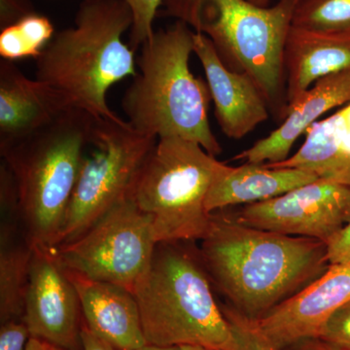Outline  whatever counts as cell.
Wrapping results in <instances>:
<instances>
[{
  "instance_id": "obj_1",
  "label": "cell",
  "mask_w": 350,
  "mask_h": 350,
  "mask_svg": "<svg viewBox=\"0 0 350 350\" xmlns=\"http://www.w3.org/2000/svg\"><path fill=\"white\" fill-rule=\"evenodd\" d=\"M200 241L213 286L228 305L252 319L265 317L330 266L323 241L241 224L226 208L211 213Z\"/></svg>"
},
{
  "instance_id": "obj_2",
  "label": "cell",
  "mask_w": 350,
  "mask_h": 350,
  "mask_svg": "<svg viewBox=\"0 0 350 350\" xmlns=\"http://www.w3.org/2000/svg\"><path fill=\"white\" fill-rule=\"evenodd\" d=\"M133 16L125 0H82L75 25L55 34L36 62V79L96 118L121 119L110 109V88L138 71L123 41Z\"/></svg>"
},
{
  "instance_id": "obj_3",
  "label": "cell",
  "mask_w": 350,
  "mask_h": 350,
  "mask_svg": "<svg viewBox=\"0 0 350 350\" xmlns=\"http://www.w3.org/2000/svg\"><path fill=\"white\" fill-rule=\"evenodd\" d=\"M194 34L180 20L154 31L140 47L139 71L124 94L122 108L139 133L197 142L216 157L222 148L209 125L211 92L189 68Z\"/></svg>"
},
{
  "instance_id": "obj_4",
  "label": "cell",
  "mask_w": 350,
  "mask_h": 350,
  "mask_svg": "<svg viewBox=\"0 0 350 350\" xmlns=\"http://www.w3.org/2000/svg\"><path fill=\"white\" fill-rule=\"evenodd\" d=\"M213 288L196 241L157 243L150 266L133 290L147 345L237 350Z\"/></svg>"
},
{
  "instance_id": "obj_5",
  "label": "cell",
  "mask_w": 350,
  "mask_h": 350,
  "mask_svg": "<svg viewBox=\"0 0 350 350\" xmlns=\"http://www.w3.org/2000/svg\"><path fill=\"white\" fill-rule=\"evenodd\" d=\"M299 0L260 7L247 0H163V14L213 42L230 70L248 76L278 120L286 117L283 52Z\"/></svg>"
},
{
  "instance_id": "obj_6",
  "label": "cell",
  "mask_w": 350,
  "mask_h": 350,
  "mask_svg": "<svg viewBox=\"0 0 350 350\" xmlns=\"http://www.w3.org/2000/svg\"><path fill=\"white\" fill-rule=\"evenodd\" d=\"M96 117L70 108L50 125L0 153L17 182L21 217L32 247L54 250Z\"/></svg>"
},
{
  "instance_id": "obj_7",
  "label": "cell",
  "mask_w": 350,
  "mask_h": 350,
  "mask_svg": "<svg viewBox=\"0 0 350 350\" xmlns=\"http://www.w3.org/2000/svg\"><path fill=\"white\" fill-rule=\"evenodd\" d=\"M223 163L197 142L158 138L129 196L150 216L157 243L204 238L211 216L207 194Z\"/></svg>"
},
{
  "instance_id": "obj_8",
  "label": "cell",
  "mask_w": 350,
  "mask_h": 350,
  "mask_svg": "<svg viewBox=\"0 0 350 350\" xmlns=\"http://www.w3.org/2000/svg\"><path fill=\"white\" fill-rule=\"evenodd\" d=\"M157 140L122 118H96L59 245L79 238L129 199L135 177Z\"/></svg>"
},
{
  "instance_id": "obj_9",
  "label": "cell",
  "mask_w": 350,
  "mask_h": 350,
  "mask_svg": "<svg viewBox=\"0 0 350 350\" xmlns=\"http://www.w3.org/2000/svg\"><path fill=\"white\" fill-rule=\"evenodd\" d=\"M150 216L126 199L79 238L54 248L69 273L119 285L133 292L156 247Z\"/></svg>"
},
{
  "instance_id": "obj_10",
  "label": "cell",
  "mask_w": 350,
  "mask_h": 350,
  "mask_svg": "<svg viewBox=\"0 0 350 350\" xmlns=\"http://www.w3.org/2000/svg\"><path fill=\"white\" fill-rule=\"evenodd\" d=\"M232 213L241 224L328 245L350 223V187L319 178Z\"/></svg>"
},
{
  "instance_id": "obj_11",
  "label": "cell",
  "mask_w": 350,
  "mask_h": 350,
  "mask_svg": "<svg viewBox=\"0 0 350 350\" xmlns=\"http://www.w3.org/2000/svg\"><path fill=\"white\" fill-rule=\"evenodd\" d=\"M81 303L54 250L33 248L24 320L31 337L66 350L81 347Z\"/></svg>"
},
{
  "instance_id": "obj_12",
  "label": "cell",
  "mask_w": 350,
  "mask_h": 350,
  "mask_svg": "<svg viewBox=\"0 0 350 350\" xmlns=\"http://www.w3.org/2000/svg\"><path fill=\"white\" fill-rule=\"evenodd\" d=\"M349 301L350 264L330 265L323 275L256 321L269 342L282 350L319 338L331 315Z\"/></svg>"
},
{
  "instance_id": "obj_13",
  "label": "cell",
  "mask_w": 350,
  "mask_h": 350,
  "mask_svg": "<svg viewBox=\"0 0 350 350\" xmlns=\"http://www.w3.org/2000/svg\"><path fill=\"white\" fill-rule=\"evenodd\" d=\"M71 107L45 83L29 79L14 62H0V153L50 125Z\"/></svg>"
},
{
  "instance_id": "obj_14",
  "label": "cell",
  "mask_w": 350,
  "mask_h": 350,
  "mask_svg": "<svg viewBox=\"0 0 350 350\" xmlns=\"http://www.w3.org/2000/svg\"><path fill=\"white\" fill-rule=\"evenodd\" d=\"M194 53L204 68L218 125L226 137L241 139L269 117L268 103L248 76L230 70L204 34H194Z\"/></svg>"
},
{
  "instance_id": "obj_15",
  "label": "cell",
  "mask_w": 350,
  "mask_h": 350,
  "mask_svg": "<svg viewBox=\"0 0 350 350\" xmlns=\"http://www.w3.org/2000/svg\"><path fill=\"white\" fill-rule=\"evenodd\" d=\"M350 103V70L321 78L288 108L282 125L234 157L248 163H282L301 135L327 112Z\"/></svg>"
},
{
  "instance_id": "obj_16",
  "label": "cell",
  "mask_w": 350,
  "mask_h": 350,
  "mask_svg": "<svg viewBox=\"0 0 350 350\" xmlns=\"http://www.w3.org/2000/svg\"><path fill=\"white\" fill-rule=\"evenodd\" d=\"M68 273L79 295L84 324L94 335L118 350H137L147 345L133 292Z\"/></svg>"
},
{
  "instance_id": "obj_17",
  "label": "cell",
  "mask_w": 350,
  "mask_h": 350,
  "mask_svg": "<svg viewBox=\"0 0 350 350\" xmlns=\"http://www.w3.org/2000/svg\"><path fill=\"white\" fill-rule=\"evenodd\" d=\"M283 69L288 110L321 78L350 70V33L306 31L292 25L283 52Z\"/></svg>"
},
{
  "instance_id": "obj_18",
  "label": "cell",
  "mask_w": 350,
  "mask_h": 350,
  "mask_svg": "<svg viewBox=\"0 0 350 350\" xmlns=\"http://www.w3.org/2000/svg\"><path fill=\"white\" fill-rule=\"evenodd\" d=\"M317 179V175L303 170L248 163L229 167L224 163L207 194L206 211L211 213L238 204L247 206L275 199Z\"/></svg>"
},
{
  "instance_id": "obj_19",
  "label": "cell",
  "mask_w": 350,
  "mask_h": 350,
  "mask_svg": "<svg viewBox=\"0 0 350 350\" xmlns=\"http://www.w3.org/2000/svg\"><path fill=\"white\" fill-rule=\"evenodd\" d=\"M265 165L306 170L350 187V103L313 124L294 155L282 163Z\"/></svg>"
},
{
  "instance_id": "obj_20",
  "label": "cell",
  "mask_w": 350,
  "mask_h": 350,
  "mask_svg": "<svg viewBox=\"0 0 350 350\" xmlns=\"http://www.w3.org/2000/svg\"><path fill=\"white\" fill-rule=\"evenodd\" d=\"M0 319H24L33 247L18 206H0Z\"/></svg>"
},
{
  "instance_id": "obj_21",
  "label": "cell",
  "mask_w": 350,
  "mask_h": 350,
  "mask_svg": "<svg viewBox=\"0 0 350 350\" xmlns=\"http://www.w3.org/2000/svg\"><path fill=\"white\" fill-rule=\"evenodd\" d=\"M54 36L52 22L45 16L32 12L1 29L0 56L11 62L25 57L36 59Z\"/></svg>"
},
{
  "instance_id": "obj_22",
  "label": "cell",
  "mask_w": 350,
  "mask_h": 350,
  "mask_svg": "<svg viewBox=\"0 0 350 350\" xmlns=\"http://www.w3.org/2000/svg\"><path fill=\"white\" fill-rule=\"evenodd\" d=\"M292 25L306 31L350 33V0H300Z\"/></svg>"
},
{
  "instance_id": "obj_23",
  "label": "cell",
  "mask_w": 350,
  "mask_h": 350,
  "mask_svg": "<svg viewBox=\"0 0 350 350\" xmlns=\"http://www.w3.org/2000/svg\"><path fill=\"white\" fill-rule=\"evenodd\" d=\"M220 306L236 338L237 350H278L260 330L256 319L244 317L229 305Z\"/></svg>"
},
{
  "instance_id": "obj_24",
  "label": "cell",
  "mask_w": 350,
  "mask_h": 350,
  "mask_svg": "<svg viewBox=\"0 0 350 350\" xmlns=\"http://www.w3.org/2000/svg\"><path fill=\"white\" fill-rule=\"evenodd\" d=\"M319 338L338 350H350V301L331 315Z\"/></svg>"
},
{
  "instance_id": "obj_25",
  "label": "cell",
  "mask_w": 350,
  "mask_h": 350,
  "mask_svg": "<svg viewBox=\"0 0 350 350\" xmlns=\"http://www.w3.org/2000/svg\"><path fill=\"white\" fill-rule=\"evenodd\" d=\"M31 334L24 319L2 322L0 328V350H25Z\"/></svg>"
},
{
  "instance_id": "obj_26",
  "label": "cell",
  "mask_w": 350,
  "mask_h": 350,
  "mask_svg": "<svg viewBox=\"0 0 350 350\" xmlns=\"http://www.w3.org/2000/svg\"><path fill=\"white\" fill-rule=\"evenodd\" d=\"M34 12L29 0H0V29Z\"/></svg>"
},
{
  "instance_id": "obj_27",
  "label": "cell",
  "mask_w": 350,
  "mask_h": 350,
  "mask_svg": "<svg viewBox=\"0 0 350 350\" xmlns=\"http://www.w3.org/2000/svg\"><path fill=\"white\" fill-rule=\"evenodd\" d=\"M329 264H350V223L328 244Z\"/></svg>"
},
{
  "instance_id": "obj_28",
  "label": "cell",
  "mask_w": 350,
  "mask_h": 350,
  "mask_svg": "<svg viewBox=\"0 0 350 350\" xmlns=\"http://www.w3.org/2000/svg\"><path fill=\"white\" fill-rule=\"evenodd\" d=\"M81 349L82 350H118L107 342L101 340L100 338L94 335L83 322L81 330Z\"/></svg>"
},
{
  "instance_id": "obj_29",
  "label": "cell",
  "mask_w": 350,
  "mask_h": 350,
  "mask_svg": "<svg viewBox=\"0 0 350 350\" xmlns=\"http://www.w3.org/2000/svg\"><path fill=\"white\" fill-rule=\"evenodd\" d=\"M282 350H338L321 338H308Z\"/></svg>"
},
{
  "instance_id": "obj_30",
  "label": "cell",
  "mask_w": 350,
  "mask_h": 350,
  "mask_svg": "<svg viewBox=\"0 0 350 350\" xmlns=\"http://www.w3.org/2000/svg\"><path fill=\"white\" fill-rule=\"evenodd\" d=\"M52 345L40 338L31 337L25 350H51Z\"/></svg>"
},
{
  "instance_id": "obj_31",
  "label": "cell",
  "mask_w": 350,
  "mask_h": 350,
  "mask_svg": "<svg viewBox=\"0 0 350 350\" xmlns=\"http://www.w3.org/2000/svg\"><path fill=\"white\" fill-rule=\"evenodd\" d=\"M137 350H180L179 347H158V345H146Z\"/></svg>"
},
{
  "instance_id": "obj_32",
  "label": "cell",
  "mask_w": 350,
  "mask_h": 350,
  "mask_svg": "<svg viewBox=\"0 0 350 350\" xmlns=\"http://www.w3.org/2000/svg\"><path fill=\"white\" fill-rule=\"evenodd\" d=\"M180 350H223L217 349H211V347H202V345H187L179 347Z\"/></svg>"
},
{
  "instance_id": "obj_33",
  "label": "cell",
  "mask_w": 350,
  "mask_h": 350,
  "mask_svg": "<svg viewBox=\"0 0 350 350\" xmlns=\"http://www.w3.org/2000/svg\"><path fill=\"white\" fill-rule=\"evenodd\" d=\"M247 1L251 2V3L254 4V5L268 7L271 0H247ZM299 1H300V0H299Z\"/></svg>"
},
{
  "instance_id": "obj_34",
  "label": "cell",
  "mask_w": 350,
  "mask_h": 350,
  "mask_svg": "<svg viewBox=\"0 0 350 350\" xmlns=\"http://www.w3.org/2000/svg\"><path fill=\"white\" fill-rule=\"evenodd\" d=\"M51 350H66V349H59V347H53V345H52V349H51Z\"/></svg>"
}]
</instances>
